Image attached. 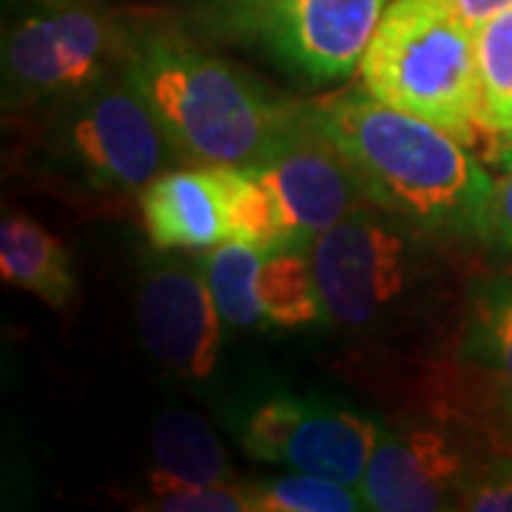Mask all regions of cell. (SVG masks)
<instances>
[{
	"instance_id": "5bb4252c",
	"label": "cell",
	"mask_w": 512,
	"mask_h": 512,
	"mask_svg": "<svg viewBox=\"0 0 512 512\" xmlns=\"http://www.w3.org/2000/svg\"><path fill=\"white\" fill-rule=\"evenodd\" d=\"M0 274L3 282L35 293L55 311H63L77 293L66 245L23 214H9L0 222Z\"/></svg>"
},
{
	"instance_id": "e0dca14e",
	"label": "cell",
	"mask_w": 512,
	"mask_h": 512,
	"mask_svg": "<svg viewBox=\"0 0 512 512\" xmlns=\"http://www.w3.org/2000/svg\"><path fill=\"white\" fill-rule=\"evenodd\" d=\"M265 251L248 242L225 239L211 248L202 259V274L211 285L225 325L231 328H256L262 325V313L256 305V276Z\"/></svg>"
},
{
	"instance_id": "7402d4cb",
	"label": "cell",
	"mask_w": 512,
	"mask_h": 512,
	"mask_svg": "<svg viewBox=\"0 0 512 512\" xmlns=\"http://www.w3.org/2000/svg\"><path fill=\"white\" fill-rule=\"evenodd\" d=\"M487 245H495L498 251L512 256V157L504 174L493 180V191L484 208V222H481V234Z\"/></svg>"
},
{
	"instance_id": "ffe728a7",
	"label": "cell",
	"mask_w": 512,
	"mask_h": 512,
	"mask_svg": "<svg viewBox=\"0 0 512 512\" xmlns=\"http://www.w3.org/2000/svg\"><path fill=\"white\" fill-rule=\"evenodd\" d=\"M140 510L160 512H251L248 484L220 481L202 487H180L160 495H148Z\"/></svg>"
},
{
	"instance_id": "7a4b0ae2",
	"label": "cell",
	"mask_w": 512,
	"mask_h": 512,
	"mask_svg": "<svg viewBox=\"0 0 512 512\" xmlns=\"http://www.w3.org/2000/svg\"><path fill=\"white\" fill-rule=\"evenodd\" d=\"M308 109L373 208L444 242L481 234L493 177L464 140L387 106L365 86L308 100Z\"/></svg>"
},
{
	"instance_id": "ac0fdd59",
	"label": "cell",
	"mask_w": 512,
	"mask_h": 512,
	"mask_svg": "<svg viewBox=\"0 0 512 512\" xmlns=\"http://www.w3.org/2000/svg\"><path fill=\"white\" fill-rule=\"evenodd\" d=\"M481 128L512 134V9L476 29Z\"/></svg>"
},
{
	"instance_id": "52a82bcc",
	"label": "cell",
	"mask_w": 512,
	"mask_h": 512,
	"mask_svg": "<svg viewBox=\"0 0 512 512\" xmlns=\"http://www.w3.org/2000/svg\"><path fill=\"white\" fill-rule=\"evenodd\" d=\"M384 9L387 0H191V26L322 86L362 66Z\"/></svg>"
},
{
	"instance_id": "7c38bea8",
	"label": "cell",
	"mask_w": 512,
	"mask_h": 512,
	"mask_svg": "<svg viewBox=\"0 0 512 512\" xmlns=\"http://www.w3.org/2000/svg\"><path fill=\"white\" fill-rule=\"evenodd\" d=\"M146 234L157 251H211L228 239V217L214 168H168L140 191Z\"/></svg>"
},
{
	"instance_id": "9c48e42d",
	"label": "cell",
	"mask_w": 512,
	"mask_h": 512,
	"mask_svg": "<svg viewBox=\"0 0 512 512\" xmlns=\"http://www.w3.org/2000/svg\"><path fill=\"white\" fill-rule=\"evenodd\" d=\"M274 202L285 245H311L319 234L373 208L348 160L313 120L308 103L285 140L251 168Z\"/></svg>"
},
{
	"instance_id": "277c9868",
	"label": "cell",
	"mask_w": 512,
	"mask_h": 512,
	"mask_svg": "<svg viewBox=\"0 0 512 512\" xmlns=\"http://www.w3.org/2000/svg\"><path fill=\"white\" fill-rule=\"evenodd\" d=\"M362 86L470 143L481 128L476 32L450 0H393L362 57Z\"/></svg>"
},
{
	"instance_id": "44dd1931",
	"label": "cell",
	"mask_w": 512,
	"mask_h": 512,
	"mask_svg": "<svg viewBox=\"0 0 512 512\" xmlns=\"http://www.w3.org/2000/svg\"><path fill=\"white\" fill-rule=\"evenodd\" d=\"M456 510L470 512H512V461L478 464L470 476Z\"/></svg>"
},
{
	"instance_id": "4fadbf2b",
	"label": "cell",
	"mask_w": 512,
	"mask_h": 512,
	"mask_svg": "<svg viewBox=\"0 0 512 512\" xmlns=\"http://www.w3.org/2000/svg\"><path fill=\"white\" fill-rule=\"evenodd\" d=\"M151 458L154 467L148 473V495L237 481L211 424L188 410H165L154 421Z\"/></svg>"
},
{
	"instance_id": "9a60e30c",
	"label": "cell",
	"mask_w": 512,
	"mask_h": 512,
	"mask_svg": "<svg viewBox=\"0 0 512 512\" xmlns=\"http://www.w3.org/2000/svg\"><path fill=\"white\" fill-rule=\"evenodd\" d=\"M461 359L487 384L501 436L512 447V282L490 288L476 302Z\"/></svg>"
},
{
	"instance_id": "30bf717a",
	"label": "cell",
	"mask_w": 512,
	"mask_h": 512,
	"mask_svg": "<svg viewBox=\"0 0 512 512\" xmlns=\"http://www.w3.org/2000/svg\"><path fill=\"white\" fill-rule=\"evenodd\" d=\"M476 470L464 441L447 427H382L359 495L365 510L376 512L456 510Z\"/></svg>"
},
{
	"instance_id": "2e32d148",
	"label": "cell",
	"mask_w": 512,
	"mask_h": 512,
	"mask_svg": "<svg viewBox=\"0 0 512 512\" xmlns=\"http://www.w3.org/2000/svg\"><path fill=\"white\" fill-rule=\"evenodd\" d=\"M256 305L262 313V325L271 328H302L322 319L311 245L265 251L256 276Z\"/></svg>"
},
{
	"instance_id": "3957f363",
	"label": "cell",
	"mask_w": 512,
	"mask_h": 512,
	"mask_svg": "<svg viewBox=\"0 0 512 512\" xmlns=\"http://www.w3.org/2000/svg\"><path fill=\"white\" fill-rule=\"evenodd\" d=\"M444 239L427 237L379 208H365L311 242L322 319L376 336L419 316L447 274Z\"/></svg>"
},
{
	"instance_id": "6da1fadb",
	"label": "cell",
	"mask_w": 512,
	"mask_h": 512,
	"mask_svg": "<svg viewBox=\"0 0 512 512\" xmlns=\"http://www.w3.org/2000/svg\"><path fill=\"white\" fill-rule=\"evenodd\" d=\"M123 69L180 165L254 168L302 114V103L208 52L168 20L128 23Z\"/></svg>"
},
{
	"instance_id": "8fae6325",
	"label": "cell",
	"mask_w": 512,
	"mask_h": 512,
	"mask_svg": "<svg viewBox=\"0 0 512 512\" xmlns=\"http://www.w3.org/2000/svg\"><path fill=\"white\" fill-rule=\"evenodd\" d=\"M137 325L148 353L183 379H208L220 365L222 319L211 285L177 256L154 259L140 279Z\"/></svg>"
},
{
	"instance_id": "603a6c76",
	"label": "cell",
	"mask_w": 512,
	"mask_h": 512,
	"mask_svg": "<svg viewBox=\"0 0 512 512\" xmlns=\"http://www.w3.org/2000/svg\"><path fill=\"white\" fill-rule=\"evenodd\" d=\"M450 3L458 12V18L464 20L473 32L490 18L501 15L504 9H512V0H450Z\"/></svg>"
},
{
	"instance_id": "5b68a950",
	"label": "cell",
	"mask_w": 512,
	"mask_h": 512,
	"mask_svg": "<svg viewBox=\"0 0 512 512\" xmlns=\"http://www.w3.org/2000/svg\"><path fill=\"white\" fill-rule=\"evenodd\" d=\"M40 114L37 160L74 194L103 200L140 194L180 165L123 66Z\"/></svg>"
},
{
	"instance_id": "d6986e66",
	"label": "cell",
	"mask_w": 512,
	"mask_h": 512,
	"mask_svg": "<svg viewBox=\"0 0 512 512\" xmlns=\"http://www.w3.org/2000/svg\"><path fill=\"white\" fill-rule=\"evenodd\" d=\"M251 512H356L365 510L359 490L313 473L251 481Z\"/></svg>"
},
{
	"instance_id": "8992f818",
	"label": "cell",
	"mask_w": 512,
	"mask_h": 512,
	"mask_svg": "<svg viewBox=\"0 0 512 512\" xmlns=\"http://www.w3.org/2000/svg\"><path fill=\"white\" fill-rule=\"evenodd\" d=\"M128 23L106 0H15L3 26V111L40 114L117 72Z\"/></svg>"
},
{
	"instance_id": "ba28073f",
	"label": "cell",
	"mask_w": 512,
	"mask_h": 512,
	"mask_svg": "<svg viewBox=\"0 0 512 512\" xmlns=\"http://www.w3.org/2000/svg\"><path fill=\"white\" fill-rule=\"evenodd\" d=\"M382 427L325 396L265 393L239 413L237 441L256 461L359 487Z\"/></svg>"
}]
</instances>
